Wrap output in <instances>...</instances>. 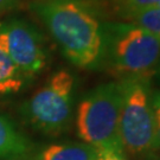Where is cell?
Returning <instances> with one entry per match:
<instances>
[{"label": "cell", "mask_w": 160, "mask_h": 160, "mask_svg": "<svg viewBox=\"0 0 160 160\" xmlns=\"http://www.w3.org/2000/svg\"><path fill=\"white\" fill-rule=\"evenodd\" d=\"M97 152L98 149L86 142L59 143L44 149L38 160H95Z\"/></svg>", "instance_id": "obj_8"}, {"label": "cell", "mask_w": 160, "mask_h": 160, "mask_svg": "<svg viewBox=\"0 0 160 160\" xmlns=\"http://www.w3.org/2000/svg\"><path fill=\"white\" fill-rule=\"evenodd\" d=\"M74 76L61 70L22 106V113L34 129L48 135L68 131L72 119Z\"/></svg>", "instance_id": "obj_5"}, {"label": "cell", "mask_w": 160, "mask_h": 160, "mask_svg": "<svg viewBox=\"0 0 160 160\" xmlns=\"http://www.w3.org/2000/svg\"><path fill=\"white\" fill-rule=\"evenodd\" d=\"M121 104L120 81L101 84L88 92L77 108L76 126L81 139L98 151L123 152L119 134Z\"/></svg>", "instance_id": "obj_3"}, {"label": "cell", "mask_w": 160, "mask_h": 160, "mask_svg": "<svg viewBox=\"0 0 160 160\" xmlns=\"http://www.w3.org/2000/svg\"><path fill=\"white\" fill-rule=\"evenodd\" d=\"M159 0H113L116 12L125 18L141 10L151 8L158 5Z\"/></svg>", "instance_id": "obj_11"}, {"label": "cell", "mask_w": 160, "mask_h": 160, "mask_svg": "<svg viewBox=\"0 0 160 160\" xmlns=\"http://www.w3.org/2000/svg\"><path fill=\"white\" fill-rule=\"evenodd\" d=\"M152 160H160V155L157 154V155H155V157H154V158H153V159H152Z\"/></svg>", "instance_id": "obj_15"}, {"label": "cell", "mask_w": 160, "mask_h": 160, "mask_svg": "<svg viewBox=\"0 0 160 160\" xmlns=\"http://www.w3.org/2000/svg\"><path fill=\"white\" fill-rule=\"evenodd\" d=\"M157 7H160V0H159V2H158V5H157Z\"/></svg>", "instance_id": "obj_16"}, {"label": "cell", "mask_w": 160, "mask_h": 160, "mask_svg": "<svg viewBox=\"0 0 160 160\" xmlns=\"http://www.w3.org/2000/svg\"><path fill=\"white\" fill-rule=\"evenodd\" d=\"M5 34L6 52L24 75L38 74L46 62L43 38L36 26L23 19L0 24Z\"/></svg>", "instance_id": "obj_6"}, {"label": "cell", "mask_w": 160, "mask_h": 160, "mask_svg": "<svg viewBox=\"0 0 160 160\" xmlns=\"http://www.w3.org/2000/svg\"><path fill=\"white\" fill-rule=\"evenodd\" d=\"M17 0H0V13L5 10H8L10 7L14 5Z\"/></svg>", "instance_id": "obj_14"}, {"label": "cell", "mask_w": 160, "mask_h": 160, "mask_svg": "<svg viewBox=\"0 0 160 160\" xmlns=\"http://www.w3.org/2000/svg\"><path fill=\"white\" fill-rule=\"evenodd\" d=\"M95 160H126L123 152L115 151H98Z\"/></svg>", "instance_id": "obj_13"}, {"label": "cell", "mask_w": 160, "mask_h": 160, "mask_svg": "<svg viewBox=\"0 0 160 160\" xmlns=\"http://www.w3.org/2000/svg\"><path fill=\"white\" fill-rule=\"evenodd\" d=\"M32 148L28 138L7 118L0 114V160L19 159Z\"/></svg>", "instance_id": "obj_7"}, {"label": "cell", "mask_w": 160, "mask_h": 160, "mask_svg": "<svg viewBox=\"0 0 160 160\" xmlns=\"http://www.w3.org/2000/svg\"><path fill=\"white\" fill-rule=\"evenodd\" d=\"M64 56L80 68L100 64L103 25L81 0H38L31 4Z\"/></svg>", "instance_id": "obj_1"}, {"label": "cell", "mask_w": 160, "mask_h": 160, "mask_svg": "<svg viewBox=\"0 0 160 160\" xmlns=\"http://www.w3.org/2000/svg\"><path fill=\"white\" fill-rule=\"evenodd\" d=\"M100 64L119 81H149L160 69V39L132 23L106 24Z\"/></svg>", "instance_id": "obj_2"}, {"label": "cell", "mask_w": 160, "mask_h": 160, "mask_svg": "<svg viewBox=\"0 0 160 160\" xmlns=\"http://www.w3.org/2000/svg\"><path fill=\"white\" fill-rule=\"evenodd\" d=\"M23 75L11 57L0 51V95L18 92L23 86Z\"/></svg>", "instance_id": "obj_9"}, {"label": "cell", "mask_w": 160, "mask_h": 160, "mask_svg": "<svg viewBox=\"0 0 160 160\" xmlns=\"http://www.w3.org/2000/svg\"><path fill=\"white\" fill-rule=\"evenodd\" d=\"M151 107L153 110L158 151H160V90L151 92Z\"/></svg>", "instance_id": "obj_12"}, {"label": "cell", "mask_w": 160, "mask_h": 160, "mask_svg": "<svg viewBox=\"0 0 160 160\" xmlns=\"http://www.w3.org/2000/svg\"><path fill=\"white\" fill-rule=\"evenodd\" d=\"M122 84L119 134L123 152L139 160H152L158 151L149 81L126 80Z\"/></svg>", "instance_id": "obj_4"}, {"label": "cell", "mask_w": 160, "mask_h": 160, "mask_svg": "<svg viewBox=\"0 0 160 160\" xmlns=\"http://www.w3.org/2000/svg\"><path fill=\"white\" fill-rule=\"evenodd\" d=\"M126 19L160 39V7L154 6L151 8L141 10L131 14Z\"/></svg>", "instance_id": "obj_10"}]
</instances>
